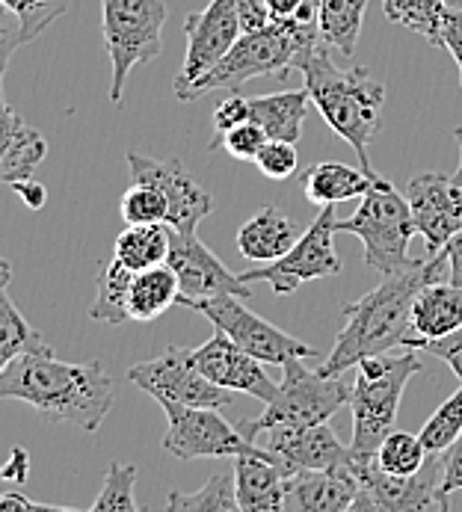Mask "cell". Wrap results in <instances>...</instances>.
<instances>
[{
  "label": "cell",
  "instance_id": "32",
  "mask_svg": "<svg viewBox=\"0 0 462 512\" xmlns=\"http://www.w3.org/2000/svg\"><path fill=\"white\" fill-rule=\"evenodd\" d=\"M388 21L424 36L433 48H442V21L448 0H383Z\"/></svg>",
  "mask_w": 462,
  "mask_h": 512
},
{
  "label": "cell",
  "instance_id": "33",
  "mask_svg": "<svg viewBox=\"0 0 462 512\" xmlns=\"http://www.w3.org/2000/svg\"><path fill=\"white\" fill-rule=\"evenodd\" d=\"M166 510L172 512H240L237 492H234V474L217 471L202 489L184 495V492H169Z\"/></svg>",
  "mask_w": 462,
  "mask_h": 512
},
{
  "label": "cell",
  "instance_id": "27",
  "mask_svg": "<svg viewBox=\"0 0 462 512\" xmlns=\"http://www.w3.org/2000/svg\"><path fill=\"white\" fill-rule=\"evenodd\" d=\"M178 305V276L169 264H157L134 273L128 291V320L152 323L163 311Z\"/></svg>",
  "mask_w": 462,
  "mask_h": 512
},
{
  "label": "cell",
  "instance_id": "38",
  "mask_svg": "<svg viewBox=\"0 0 462 512\" xmlns=\"http://www.w3.org/2000/svg\"><path fill=\"white\" fill-rule=\"evenodd\" d=\"M3 3L18 15L27 42L39 39L72 6V0H3Z\"/></svg>",
  "mask_w": 462,
  "mask_h": 512
},
{
  "label": "cell",
  "instance_id": "25",
  "mask_svg": "<svg viewBox=\"0 0 462 512\" xmlns=\"http://www.w3.org/2000/svg\"><path fill=\"white\" fill-rule=\"evenodd\" d=\"M377 172H365V169H353L347 163H314L308 166L303 175V193L311 205L323 208V205H341L350 199H362L368 193V187L374 184Z\"/></svg>",
  "mask_w": 462,
  "mask_h": 512
},
{
  "label": "cell",
  "instance_id": "16",
  "mask_svg": "<svg viewBox=\"0 0 462 512\" xmlns=\"http://www.w3.org/2000/svg\"><path fill=\"white\" fill-rule=\"evenodd\" d=\"M128 172L134 184H149L163 193L166 199V225L175 231H196L199 222L205 220L214 208L211 193L184 169L178 157H149L128 151Z\"/></svg>",
  "mask_w": 462,
  "mask_h": 512
},
{
  "label": "cell",
  "instance_id": "6",
  "mask_svg": "<svg viewBox=\"0 0 462 512\" xmlns=\"http://www.w3.org/2000/svg\"><path fill=\"white\" fill-rule=\"evenodd\" d=\"M306 359L285 362V379L279 382L276 397L258 418H246L237 424L240 436L255 441L264 430L273 427H311L326 424L338 409L350 406L353 385L344 376H326L320 370H308Z\"/></svg>",
  "mask_w": 462,
  "mask_h": 512
},
{
  "label": "cell",
  "instance_id": "15",
  "mask_svg": "<svg viewBox=\"0 0 462 512\" xmlns=\"http://www.w3.org/2000/svg\"><path fill=\"white\" fill-rule=\"evenodd\" d=\"M166 264L178 276V305L193 308L196 302L214 299L223 293L252 299V288L240 279V273H231L229 267L196 237V231L172 228Z\"/></svg>",
  "mask_w": 462,
  "mask_h": 512
},
{
  "label": "cell",
  "instance_id": "52",
  "mask_svg": "<svg viewBox=\"0 0 462 512\" xmlns=\"http://www.w3.org/2000/svg\"><path fill=\"white\" fill-rule=\"evenodd\" d=\"M454 137H457V146H460V166H457V172H454V181L462 187V125L454 131Z\"/></svg>",
  "mask_w": 462,
  "mask_h": 512
},
{
  "label": "cell",
  "instance_id": "31",
  "mask_svg": "<svg viewBox=\"0 0 462 512\" xmlns=\"http://www.w3.org/2000/svg\"><path fill=\"white\" fill-rule=\"evenodd\" d=\"M9 282H12V264L0 258V373L15 356H21L24 350L42 341V335L33 332L27 317L9 299Z\"/></svg>",
  "mask_w": 462,
  "mask_h": 512
},
{
  "label": "cell",
  "instance_id": "18",
  "mask_svg": "<svg viewBox=\"0 0 462 512\" xmlns=\"http://www.w3.org/2000/svg\"><path fill=\"white\" fill-rule=\"evenodd\" d=\"M190 362L220 388L249 394L264 403H270L279 391V385L267 376L264 362H258L255 356L240 350L223 332H214V338H208L202 347L190 350Z\"/></svg>",
  "mask_w": 462,
  "mask_h": 512
},
{
  "label": "cell",
  "instance_id": "2",
  "mask_svg": "<svg viewBox=\"0 0 462 512\" xmlns=\"http://www.w3.org/2000/svg\"><path fill=\"white\" fill-rule=\"evenodd\" d=\"M439 279H448L445 249L439 255H427V261H412L409 267L385 276L383 285H377L362 299L347 302L341 308L344 326L335 338L332 353L320 365V373L344 376L362 359L377 356V353H391V347H400L403 335L409 332L415 293Z\"/></svg>",
  "mask_w": 462,
  "mask_h": 512
},
{
  "label": "cell",
  "instance_id": "48",
  "mask_svg": "<svg viewBox=\"0 0 462 512\" xmlns=\"http://www.w3.org/2000/svg\"><path fill=\"white\" fill-rule=\"evenodd\" d=\"M12 190L24 199V205H27L30 211H42V208H45V202H48V190H45L39 181H33V178H27V181H15V184H12Z\"/></svg>",
  "mask_w": 462,
  "mask_h": 512
},
{
  "label": "cell",
  "instance_id": "30",
  "mask_svg": "<svg viewBox=\"0 0 462 512\" xmlns=\"http://www.w3.org/2000/svg\"><path fill=\"white\" fill-rule=\"evenodd\" d=\"M134 270L125 267L119 258L101 264L95 276V299L89 305V317L98 323H128V291H131Z\"/></svg>",
  "mask_w": 462,
  "mask_h": 512
},
{
  "label": "cell",
  "instance_id": "51",
  "mask_svg": "<svg viewBox=\"0 0 462 512\" xmlns=\"http://www.w3.org/2000/svg\"><path fill=\"white\" fill-rule=\"evenodd\" d=\"M445 255H448V279L462 288V228L445 246Z\"/></svg>",
  "mask_w": 462,
  "mask_h": 512
},
{
  "label": "cell",
  "instance_id": "53",
  "mask_svg": "<svg viewBox=\"0 0 462 512\" xmlns=\"http://www.w3.org/2000/svg\"><path fill=\"white\" fill-rule=\"evenodd\" d=\"M448 6H462V0H448Z\"/></svg>",
  "mask_w": 462,
  "mask_h": 512
},
{
  "label": "cell",
  "instance_id": "19",
  "mask_svg": "<svg viewBox=\"0 0 462 512\" xmlns=\"http://www.w3.org/2000/svg\"><path fill=\"white\" fill-rule=\"evenodd\" d=\"M255 444L267 447L288 474L303 471V468L332 471V468L350 465V444L344 447L338 441L329 421L311 424V427H273V430H264Z\"/></svg>",
  "mask_w": 462,
  "mask_h": 512
},
{
  "label": "cell",
  "instance_id": "5",
  "mask_svg": "<svg viewBox=\"0 0 462 512\" xmlns=\"http://www.w3.org/2000/svg\"><path fill=\"white\" fill-rule=\"evenodd\" d=\"M421 370V359L406 347V353H377L356 365V382L350 391L353 409V441L350 456L365 462L374 459L385 436L394 430L403 391L409 379Z\"/></svg>",
  "mask_w": 462,
  "mask_h": 512
},
{
  "label": "cell",
  "instance_id": "34",
  "mask_svg": "<svg viewBox=\"0 0 462 512\" xmlns=\"http://www.w3.org/2000/svg\"><path fill=\"white\" fill-rule=\"evenodd\" d=\"M427 447L421 436H412V433H388L385 441L377 450V465L383 468L385 474H394V477H412L424 468L427 462Z\"/></svg>",
  "mask_w": 462,
  "mask_h": 512
},
{
  "label": "cell",
  "instance_id": "3",
  "mask_svg": "<svg viewBox=\"0 0 462 512\" xmlns=\"http://www.w3.org/2000/svg\"><path fill=\"white\" fill-rule=\"evenodd\" d=\"M329 51L332 48L326 42H320L308 54L306 63L300 66V72L306 77L308 98L320 110L326 125L344 143L353 146L362 169L374 172L368 151H371V140L377 137L380 122H383V83H377L362 66H353V69L335 66Z\"/></svg>",
  "mask_w": 462,
  "mask_h": 512
},
{
  "label": "cell",
  "instance_id": "12",
  "mask_svg": "<svg viewBox=\"0 0 462 512\" xmlns=\"http://www.w3.org/2000/svg\"><path fill=\"white\" fill-rule=\"evenodd\" d=\"M128 379L154 397L160 406H229V388L211 382L199 367L190 362L187 347H169L166 353L154 356L149 362L128 367Z\"/></svg>",
  "mask_w": 462,
  "mask_h": 512
},
{
  "label": "cell",
  "instance_id": "35",
  "mask_svg": "<svg viewBox=\"0 0 462 512\" xmlns=\"http://www.w3.org/2000/svg\"><path fill=\"white\" fill-rule=\"evenodd\" d=\"M134 486H137V465H122L113 462L104 474L101 492L92 501V512H137L140 504L134 501Z\"/></svg>",
  "mask_w": 462,
  "mask_h": 512
},
{
  "label": "cell",
  "instance_id": "45",
  "mask_svg": "<svg viewBox=\"0 0 462 512\" xmlns=\"http://www.w3.org/2000/svg\"><path fill=\"white\" fill-rule=\"evenodd\" d=\"M243 122H249V98L231 92L229 98L223 104H217V110H214V131L226 134V131L243 125Z\"/></svg>",
  "mask_w": 462,
  "mask_h": 512
},
{
  "label": "cell",
  "instance_id": "7",
  "mask_svg": "<svg viewBox=\"0 0 462 512\" xmlns=\"http://www.w3.org/2000/svg\"><path fill=\"white\" fill-rule=\"evenodd\" d=\"M335 228L344 234H356L365 246L362 261L383 276H391L412 264L409 240L412 234H418L415 220H412L406 196H400L394 184L385 181L383 175H377L368 193L359 199L356 214L347 220H338Z\"/></svg>",
  "mask_w": 462,
  "mask_h": 512
},
{
  "label": "cell",
  "instance_id": "11",
  "mask_svg": "<svg viewBox=\"0 0 462 512\" xmlns=\"http://www.w3.org/2000/svg\"><path fill=\"white\" fill-rule=\"evenodd\" d=\"M193 308L202 311L214 323L217 332L229 335L240 350H246L249 356H255L264 365H285L291 359H314L317 356V350L308 347L306 341L276 329L273 323H267L264 317L249 311L243 296L223 293L214 299H202Z\"/></svg>",
  "mask_w": 462,
  "mask_h": 512
},
{
  "label": "cell",
  "instance_id": "49",
  "mask_svg": "<svg viewBox=\"0 0 462 512\" xmlns=\"http://www.w3.org/2000/svg\"><path fill=\"white\" fill-rule=\"evenodd\" d=\"M237 9H240V24L243 30H258L270 21L267 9H264V0H237Z\"/></svg>",
  "mask_w": 462,
  "mask_h": 512
},
{
  "label": "cell",
  "instance_id": "20",
  "mask_svg": "<svg viewBox=\"0 0 462 512\" xmlns=\"http://www.w3.org/2000/svg\"><path fill=\"white\" fill-rule=\"evenodd\" d=\"M359 498V480L353 468L332 471H294L285 480L282 512H353Z\"/></svg>",
  "mask_w": 462,
  "mask_h": 512
},
{
  "label": "cell",
  "instance_id": "47",
  "mask_svg": "<svg viewBox=\"0 0 462 512\" xmlns=\"http://www.w3.org/2000/svg\"><path fill=\"white\" fill-rule=\"evenodd\" d=\"M27 474H30V456H27V450L24 447H12L9 450V459L0 465V477L21 486L27 480Z\"/></svg>",
  "mask_w": 462,
  "mask_h": 512
},
{
  "label": "cell",
  "instance_id": "46",
  "mask_svg": "<svg viewBox=\"0 0 462 512\" xmlns=\"http://www.w3.org/2000/svg\"><path fill=\"white\" fill-rule=\"evenodd\" d=\"M442 48L454 54V63L460 69L462 86V6H448L445 21H442Z\"/></svg>",
  "mask_w": 462,
  "mask_h": 512
},
{
  "label": "cell",
  "instance_id": "39",
  "mask_svg": "<svg viewBox=\"0 0 462 512\" xmlns=\"http://www.w3.org/2000/svg\"><path fill=\"white\" fill-rule=\"evenodd\" d=\"M255 166L261 169V175H267L270 181H285L297 172L300 157H297V143H285V140H267L264 148L255 157Z\"/></svg>",
  "mask_w": 462,
  "mask_h": 512
},
{
  "label": "cell",
  "instance_id": "24",
  "mask_svg": "<svg viewBox=\"0 0 462 512\" xmlns=\"http://www.w3.org/2000/svg\"><path fill=\"white\" fill-rule=\"evenodd\" d=\"M300 234L303 228L297 222L285 217L276 205H267L252 220L243 222V228L237 231V249L246 261L270 264L282 258L300 240Z\"/></svg>",
  "mask_w": 462,
  "mask_h": 512
},
{
  "label": "cell",
  "instance_id": "29",
  "mask_svg": "<svg viewBox=\"0 0 462 512\" xmlns=\"http://www.w3.org/2000/svg\"><path fill=\"white\" fill-rule=\"evenodd\" d=\"M365 9H368V0H320V12H317L320 36L344 60L356 54Z\"/></svg>",
  "mask_w": 462,
  "mask_h": 512
},
{
  "label": "cell",
  "instance_id": "1",
  "mask_svg": "<svg viewBox=\"0 0 462 512\" xmlns=\"http://www.w3.org/2000/svg\"><path fill=\"white\" fill-rule=\"evenodd\" d=\"M0 400H21L48 421L95 433L113 409V379L98 362H63L39 341L0 373Z\"/></svg>",
  "mask_w": 462,
  "mask_h": 512
},
{
  "label": "cell",
  "instance_id": "42",
  "mask_svg": "<svg viewBox=\"0 0 462 512\" xmlns=\"http://www.w3.org/2000/svg\"><path fill=\"white\" fill-rule=\"evenodd\" d=\"M409 350H424V353L442 359L445 365L454 370V376L462 382V329H457V332L448 335V338H439V341H415Z\"/></svg>",
  "mask_w": 462,
  "mask_h": 512
},
{
  "label": "cell",
  "instance_id": "17",
  "mask_svg": "<svg viewBox=\"0 0 462 512\" xmlns=\"http://www.w3.org/2000/svg\"><path fill=\"white\" fill-rule=\"evenodd\" d=\"M406 202L427 255H439L462 228V187L454 175L418 172L406 184Z\"/></svg>",
  "mask_w": 462,
  "mask_h": 512
},
{
  "label": "cell",
  "instance_id": "54",
  "mask_svg": "<svg viewBox=\"0 0 462 512\" xmlns=\"http://www.w3.org/2000/svg\"><path fill=\"white\" fill-rule=\"evenodd\" d=\"M317 3H320V0H317Z\"/></svg>",
  "mask_w": 462,
  "mask_h": 512
},
{
  "label": "cell",
  "instance_id": "14",
  "mask_svg": "<svg viewBox=\"0 0 462 512\" xmlns=\"http://www.w3.org/2000/svg\"><path fill=\"white\" fill-rule=\"evenodd\" d=\"M184 33H187V54L181 72L172 80L175 98H181L187 86H193L202 74L211 72L240 39L243 24H240L237 0H211L202 12H190L184 21Z\"/></svg>",
  "mask_w": 462,
  "mask_h": 512
},
{
  "label": "cell",
  "instance_id": "10",
  "mask_svg": "<svg viewBox=\"0 0 462 512\" xmlns=\"http://www.w3.org/2000/svg\"><path fill=\"white\" fill-rule=\"evenodd\" d=\"M350 468L359 480V498L353 512H424V510H451V504L442 501V453H430L424 468L412 477H394L385 474L374 459H353Z\"/></svg>",
  "mask_w": 462,
  "mask_h": 512
},
{
  "label": "cell",
  "instance_id": "21",
  "mask_svg": "<svg viewBox=\"0 0 462 512\" xmlns=\"http://www.w3.org/2000/svg\"><path fill=\"white\" fill-rule=\"evenodd\" d=\"M285 480L288 471L261 444L249 453L234 456V492L240 512H282Z\"/></svg>",
  "mask_w": 462,
  "mask_h": 512
},
{
  "label": "cell",
  "instance_id": "26",
  "mask_svg": "<svg viewBox=\"0 0 462 512\" xmlns=\"http://www.w3.org/2000/svg\"><path fill=\"white\" fill-rule=\"evenodd\" d=\"M308 89H288L249 98V119L264 128L270 140L300 143L308 113Z\"/></svg>",
  "mask_w": 462,
  "mask_h": 512
},
{
  "label": "cell",
  "instance_id": "50",
  "mask_svg": "<svg viewBox=\"0 0 462 512\" xmlns=\"http://www.w3.org/2000/svg\"><path fill=\"white\" fill-rule=\"evenodd\" d=\"M15 510H66V507H57V504H39V501H33V498H27V495H21V492H3L0 495V512H15Z\"/></svg>",
  "mask_w": 462,
  "mask_h": 512
},
{
  "label": "cell",
  "instance_id": "28",
  "mask_svg": "<svg viewBox=\"0 0 462 512\" xmlns=\"http://www.w3.org/2000/svg\"><path fill=\"white\" fill-rule=\"evenodd\" d=\"M169 237H172V228L166 222L128 225L116 237L113 258H119L134 273L157 267V264H166V258H169Z\"/></svg>",
  "mask_w": 462,
  "mask_h": 512
},
{
  "label": "cell",
  "instance_id": "41",
  "mask_svg": "<svg viewBox=\"0 0 462 512\" xmlns=\"http://www.w3.org/2000/svg\"><path fill=\"white\" fill-rule=\"evenodd\" d=\"M24 45H27V39H24L18 15L0 0V101H3V74H6V66H9L12 54L18 48H24Z\"/></svg>",
  "mask_w": 462,
  "mask_h": 512
},
{
  "label": "cell",
  "instance_id": "4",
  "mask_svg": "<svg viewBox=\"0 0 462 512\" xmlns=\"http://www.w3.org/2000/svg\"><path fill=\"white\" fill-rule=\"evenodd\" d=\"M323 42L317 21H267L258 30H243L231 51L202 74L178 101H196L208 92L229 89L234 92L252 77H279L285 80L294 69L306 63V57Z\"/></svg>",
  "mask_w": 462,
  "mask_h": 512
},
{
  "label": "cell",
  "instance_id": "8",
  "mask_svg": "<svg viewBox=\"0 0 462 512\" xmlns=\"http://www.w3.org/2000/svg\"><path fill=\"white\" fill-rule=\"evenodd\" d=\"M104 9V45L110 54V101L119 104L125 80L140 63H152L163 51L160 30L166 24L163 0H101Z\"/></svg>",
  "mask_w": 462,
  "mask_h": 512
},
{
  "label": "cell",
  "instance_id": "13",
  "mask_svg": "<svg viewBox=\"0 0 462 512\" xmlns=\"http://www.w3.org/2000/svg\"><path fill=\"white\" fill-rule=\"evenodd\" d=\"M166 412V436L163 450L175 459H217L240 456L255 450V441H246L237 427L220 415L214 406H163Z\"/></svg>",
  "mask_w": 462,
  "mask_h": 512
},
{
  "label": "cell",
  "instance_id": "36",
  "mask_svg": "<svg viewBox=\"0 0 462 512\" xmlns=\"http://www.w3.org/2000/svg\"><path fill=\"white\" fill-rule=\"evenodd\" d=\"M462 433V385L457 394H451L436 412L433 418L421 427V441L427 447V453H445Z\"/></svg>",
  "mask_w": 462,
  "mask_h": 512
},
{
  "label": "cell",
  "instance_id": "40",
  "mask_svg": "<svg viewBox=\"0 0 462 512\" xmlns=\"http://www.w3.org/2000/svg\"><path fill=\"white\" fill-rule=\"evenodd\" d=\"M267 140L270 137L264 134V128L255 125L252 119L243 122V125H237V128H231L226 134H220V146L226 148L234 160H249V163H255L258 151L264 148Z\"/></svg>",
  "mask_w": 462,
  "mask_h": 512
},
{
  "label": "cell",
  "instance_id": "37",
  "mask_svg": "<svg viewBox=\"0 0 462 512\" xmlns=\"http://www.w3.org/2000/svg\"><path fill=\"white\" fill-rule=\"evenodd\" d=\"M119 214L125 225H146V222H166V199L160 190H154L149 184H134L122 193L119 199Z\"/></svg>",
  "mask_w": 462,
  "mask_h": 512
},
{
  "label": "cell",
  "instance_id": "43",
  "mask_svg": "<svg viewBox=\"0 0 462 512\" xmlns=\"http://www.w3.org/2000/svg\"><path fill=\"white\" fill-rule=\"evenodd\" d=\"M270 21H317L320 3L317 0H264Z\"/></svg>",
  "mask_w": 462,
  "mask_h": 512
},
{
  "label": "cell",
  "instance_id": "23",
  "mask_svg": "<svg viewBox=\"0 0 462 512\" xmlns=\"http://www.w3.org/2000/svg\"><path fill=\"white\" fill-rule=\"evenodd\" d=\"M48 154V140L0 101V184L33 178Z\"/></svg>",
  "mask_w": 462,
  "mask_h": 512
},
{
  "label": "cell",
  "instance_id": "44",
  "mask_svg": "<svg viewBox=\"0 0 462 512\" xmlns=\"http://www.w3.org/2000/svg\"><path fill=\"white\" fill-rule=\"evenodd\" d=\"M462 492V433L445 453H442V486L439 495L445 504H451V495Z\"/></svg>",
  "mask_w": 462,
  "mask_h": 512
},
{
  "label": "cell",
  "instance_id": "9",
  "mask_svg": "<svg viewBox=\"0 0 462 512\" xmlns=\"http://www.w3.org/2000/svg\"><path fill=\"white\" fill-rule=\"evenodd\" d=\"M335 205H323L314 222L300 234V240L276 261L240 273L246 285L267 282L276 296H288L306 282H317L341 273V258L335 252Z\"/></svg>",
  "mask_w": 462,
  "mask_h": 512
},
{
  "label": "cell",
  "instance_id": "22",
  "mask_svg": "<svg viewBox=\"0 0 462 512\" xmlns=\"http://www.w3.org/2000/svg\"><path fill=\"white\" fill-rule=\"evenodd\" d=\"M462 329V288L451 279H439L415 293L409 332L400 347H412L415 341H439Z\"/></svg>",
  "mask_w": 462,
  "mask_h": 512
}]
</instances>
